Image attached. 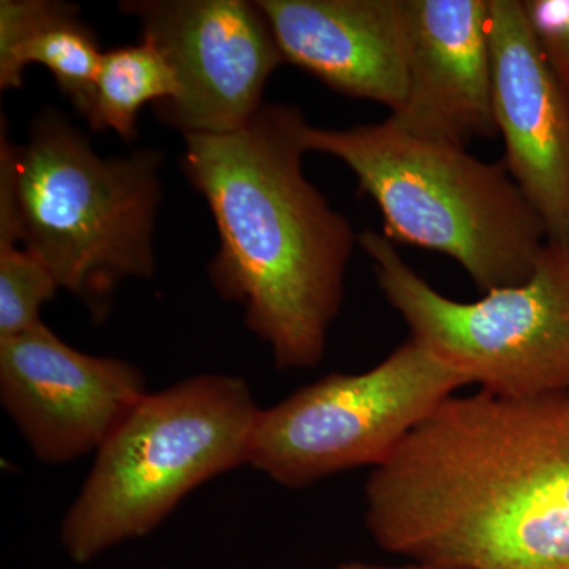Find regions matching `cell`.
Masks as SVG:
<instances>
[{"label": "cell", "mask_w": 569, "mask_h": 569, "mask_svg": "<svg viewBox=\"0 0 569 569\" xmlns=\"http://www.w3.org/2000/svg\"><path fill=\"white\" fill-rule=\"evenodd\" d=\"M366 526L436 569H569V395L452 396L373 468Z\"/></svg>", "instance_id": "cell-1"}, {"label": "cell", "mask_w": 569, "mask_h": 569, "mask_svg": "<svg viewBox=\"0 0 569 569\" xmlns=\"http://www.w3.org/2000/svg\"><path fill=\"white\" fill-rule=\"evenodd\" d=\"M305 116L263 104L236 132L187 134L182 164L211 209L219 250L208 274L244 309L279 369L323 359L356 236L302 170Z\"/></svg>", "instance_id": "cell-2"}, {"label": "cell", "mask_w": 569, "mask_h": 569, "mask_svg": "<svg viewBox=\"0 0 569 569\" xmlns=\"http://www.w3.org/2000/svg\"><path fill=\"white\" fill-rule=\"evenodd\" d=\"M162 162L156 149L99 156L56 110L33 119L22 144L0 133V192L13 206L21 246L96 320L119 284L156 271Z\"/></svg>", "instance_id": "cell-3"}, {"label": "cell", "mask_w": 569, "mask_h": 569, "mask_svg": "<svg viewBox=\"0 0 569 569\" xmlns=\"http://www.w3.org/2000/svg\"><path fill=\"white\" fill-rule=\"evenodd\" d=\"M305 142L353 171L389 241L448 254L485 293L533 276L548 236L503 162L408 133L389 118L343 130L307 126Z\"/></svg>", "instance_id": "cell-4"}, {"label": "cell", "mask_w": 569, "mask_h": 569, "mask_svg": "<svg viewBox=\"0 0 569 569\" xmlns=\"http://www.w3.org/2000/svg\"><path fill=\"white\" fill-rule=\"evenodd\" d=\"M261 408L241 377L203 373L148 392L99 451L61 526L77 563L156 530L204 482L249 466Z\"/></svg>", "instance_id": "cell-5"}, {"label": "cell", "mask_w": 569, "mask_h": 569, "mask_svg": "<svg viewBox=\"0 0 569 569\" xmlns=\"http://www.w3.org/2000/svg\"><path fill=\"white\" fill-rule=\"evenodd\" d=\"M358 241L411 339L468 383L512 399L569 395V250L548 242L527 282L459 302L433 290L387 236L366 231Z\"/></svg>", "instance_id": "cell-6"}, {"label": "cell", "mask_w": 569, "mask_h": 569, "mask_svg": "<svg viewBox=\"0 0 569 569\" xmlns=\"http://www.w3.org/2000/svg\"><path fill=\"white\" fill-rule=\"evenodd\" d=\"M468 380L408 339L359 373H331L261 408L249 466L283 488L302 489L358 467H380Z\"/></svg>", "instance_id": "cell-7"}, {"label": "cell", "mask_w": 569, "mask_h": 569, "mask_svg": "<svg viewBox=\"0 0 569 569\" xmlns=\"http://www.w3.org/2000/svg\"><path fill=\"white\" fill-rule=\"evenodd\" d=\"M119 10L137 18L142 39L178 74V96L153 111L182 137L236 132L263 107L266 84L284 61L258 2L129 0Z\"/></svg>", "instance_id": "cell-8"}, {"label": "cell", "mask_w": 569, "mask_h": 569, "mask_svg": "<svg viewBox=\"0 0 569 569\" xmlns=\"http://www.w3.org/2000/svg\"><path fill=\"white\" fill-rule=\"evenodd\" d=\"M148 392L132 362L82 353L44 323L0 340V400L43 463L96 455Z\"/></svg>", "instance_id": "cell-9"}, {"label": "cell", "mask_w": 569, "mask_h": 569, "mask_svg": "<svg viewBox=\"0 0 569 569\" xmlns=\"http://www.w3.org/2000/svg\"><path fill=\"white\" fill-rule=\"evenodd\" d=\"M493 114L509 176L569 250V100L550 73L520 0H489Z\"/></svg>", "instance_id": "cell-10"}, {"label": "cell", "mask_w": 569, "mask_h": 569, "mask_svg": "<svg viewBox=\"0 0 569 569\" xmlns=\"http://www.w3.org/2000/svg\"><path fill=\"white\" fill-rule=\"evenodd\" d=\"M407 99L400 129L467 148L496 138L489 0H400Z\"/></svg>", "instance_id": "cell-11"}, {"label": "cell", "mask_w": 569, "mask_h": 569, "mask_svg": "<svg viewBox=\"0 0 569 569\" xmlns=\"http://www.w3.org/2000/svg\"><path fill=\"white\" fill-rule=\"evenodd\" d=\"M283 61L355 99L385 104L407 99L406 39L400 0H257Z\"/></svg>", "instance_id": "cell-12"}, {"label": "cell", "mask_w": 569, "mask_h": 569, "mask_svg": "<svg viewBox=\"0 0 569 569\" xmlns=\"http://www.w3.org/2000/svg\"><path fill=\"white\" fill-rule=\"evenodd\" d=\"M96 32L80 18V7L59 0L0 2V89L22 88L32 63L54 77L59 91L88 119L102 63Z\"/></svg>", "instance_id": "cell-13"}, {"label": "cell", "mask_w": 569, "mask_h": 569, "mask_svg": "<svg viewBox=\"0 0 569 569\" xmlns=\"http://www.w3.org/2000/svg\"><path fill=\"white\" fill-rule=\"evenodd\" d=\"M179 93L178 74L151 40L103 52L89 127L111 130L123 140L137 137L138 114L146 103H162Z\"/></svg>", "instance_id": "cell-14"}, {"label": "cell", "mask_w": 569, "mask_h": 569, "mask_svg": "<svg viewBox=\"0 0 569 569\" xmlns=\"http://www.w3.org/2000/svg\"><path fill=\"white\" fill-rule=\"evenodd\" d=\"M20 244L13 209L0 200V340L43 323L41 307L59 291L50 271Z\"/></svg>", "instance_id": "cell-15"}, {"label": "cell", "mask_w": 569, "mask_h": 569, "mask_svg": "<svg viewBox=\"0 0 569 569\" xmlns=\"http://www.w3.org/2000/svg\"><path fill=\"white\" fill-rule=\"evenodd\" d=\"M522 7L539 51L569 100V0H523Z\"/></svg>", "instance_id": "cell-16"}, {"label": "cell", "mask_w": 569, "mask_h": 569, "mask_svg": "<svg viewBox=\"0 0 569 569\" xmlns=\"http://www.w3.org/2000/svg\"><path fill=\"white\" fill-rule=\"evenodd\" d=\"M332 569H436L426 567V565L411 563L407 567H383V565L362 563V561H348V563L339 565Z\"/></svg>", "instance_id": "cell-17"}]
</instances>
